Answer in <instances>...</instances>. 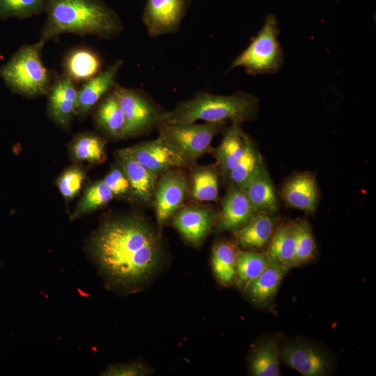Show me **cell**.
<instances>
[{
  "label": "cell",
  "instance_id": "obj_22",
  "mask_svg": "<svg viewBox=\"0 0 376 376\" xmlns=\"http://www.w3.org/2000/svg\"><path fill=\"white\" fill-rule=\"evenodd\" d=\"M101 60L98 54L88 47H77L65 55L64 73L75 83L85 82L100 72Z\"/></svg>",
  "mask_w": 376,
  "mask_h": 376
},
{
  "label": "cell",
  "instance_id": "obj_12",
  "mask_svg": "<svg viewBox=\"0 0 376 376\" xmlns=\"http://www.w3.org/2000/svg\"><path fill=\"white\" fill-rule=\"evenodd\" d=\"M217 218V212L210 207L189 205L175 214L173 224L187 242L198 246L210 233Z\"/></svg>",
  "mask_w": 376,
  "mask_h": 376
},
{
  "label": "cell",
  "instance_id": "obj_3",
  "mask_svg": "<svg viewBox=\"0 0 376 376\" xmlns=\"http://www.w3.org/2000/svg\"><path fill=\"white\" fill-rule=\"evenodd\" d=\"M258 111V98L247 92L221 95L198 91L191 98L178 103L172 110L164 111L160 123H187L198 120L215 123L231 120L242 123L255 120Z\"/></svg>",
  "mask_w": 376,
  "mask_h": 376
},
{
  "label": "cell",
  "instance_id": "obj_34",
  "mask_svg": "<svg viewBox=\"0 0 376 376\" xmlns=\"http://www.w3.org/2000/svg\"><path fill=\"white\" fill-rule=\"evenodd\" d=\"M85 175L79 167H71L58 178L57 185L62 196L65 198L74 197L81 188Z\"/></svg>",
  "mask_w": 376,
  "mask_h": 376
},
{
  "label": "cell",
  "instance_id": "obj_33",
  "mask_svg": "<svg viewBox=\"0 0 376 376\" xmlns=\"http://www.w3.org/2000/svg\"><path fill=\"white\" fill-rule=\"evenodd\" d=\"M296 234V252L293 267L311 260L315 253L316 244L311 228L306 220L294 223Z\"/></svg>",
  "mask_w": 376,
  "mask_h": 376
},
{
  "label": "cell",
  "instance_id": "obj_2",
  "mask_svg": "<svg viewBox=\"0 0 376 376\" xmlns=\"http://www.w3.org/2000/svg\"><path fill=\"white\" fill-rule=\"evenodd\" d=\"M45 10L39 39L45 44L64 33L111 39L123 29L118 14L102 0H47Z\"/></svg>",
  "mask_w": 376,
  "mask_h": 376
},
{
  "label": "cell",
  "instance_id": "obj_30",
  "mask_svg": "<svg viewBox=\"0 0 376 376\" xmlns=\"http://www.w3.org/2000/svg\"><path fill=\"white\" fill-rule=\"evenodd\" d=\"M113 197V193L103 180L94 183L85 191L72 215V219H76L102 207L109 203Z\"/></svg>",
  "mask_w": 376,
  "mask_h": 376
},
{
  "label": "cell",
  "instance_id": "obj_31",
  "mask_svg": "<svg viewBox=\"0 0 376 376\" xmlns=\"http://www.w3.org/2000/svg\"><path fill=\"white\" fill-rule=\"evenodd\" d=\"M104 141L92 134L79 135L72 145V153L76 159L97 163L104 157Z\"/></svg>",
  "mask_w": 376,
  "mask_h": 376
},
{
  "label": "cell",
  "instance_id": "obj_19",
  "mask_svg": "<svg viewBox=\"0 0 376 376\" xmlns=\"http://www.w3.org/2000/svg\"><path fill=\"white\" fill-rule=\"evenodd\" d=\"M247 136L242 129V123L232 120L220 144L212 150L220 172L224 177H228L240 159Z\"/></svg>",
  "mask_w": 376,
  "mask_h": 376
},
{
  "label": "cell",
  "instance_id": "obj_10",
  "mask_svg": "<svg viewBox=\"0 0 376 376\" xmlns=\"http://www.w3.org/2000/svg\"><path fill=\"white\" fill-rule=\"evenodd\" d=\"M188 188L182 172L169 169L162 173L155 192V211L159 228L180 207Z\"/></svg>",
  "mask_w": 376,
  "mask_h": 376
},
{
  "label": "cell",
  "instance_id": "obj_25",
  "mask_svg": "<svg viewBox=\"0 0 376 376\" xmlns=\"http://www.w3.org/2000/svg\"><path fill=\"white\" fill-rule=\"evenodd\" d=\"M236 246L228 240L217 242L212 251V265L214 276L223 286L231 285L235 279Z\"/></svg>",
  "mask_w": 376,
  "mask_h": 376
},
{
  "label": "cell",
  "instance_id": "obj_17",
  "mask_svg": "<svg viewBox=\"0 0 376 376\" xmlns=\"http://www.w3.org/2000/svg\"><path fill=\"white\" fill-rule=\"evenodd\" d=\"M256 212L272 214L277 212L279 203L270 176L263 164L241 187Z\"/></svg>",
  "mask_w": 376,
  "mask_h": 376
},
{
  "label": "cell",
  "instance_id": "obj_21",
  "mask_svg": "<svg viewBox=\"0 0 376 376\" xmlns=\"http://www.w3.org/2000/svg\"><path fill=\"white\" fill-rule=\"evenodd\" d=\"M288 270L285 267L270 263L262 274L244 290L246 297L260 307L268 306Z\"/></svg>",
  "mask_w": 376,
  "mask_h": 376
},
{
  "label": "cell",
  "instance_id": "obj_11",
  "mask_svg": "<svg viewBox=\"0 0 376 376\" xmlns=\"http://www.w3.org/2000/svg\"><path fill=\"white\" fill-rule=\"evenodd\" d=\"M127 149L139 164L157 176L175 167L190 166L178 152L159 138Z\"/></svg>",
  "mask_w": 376,
  "mask_h": 376
},
{
  "label": "cell",
  "instance_id": "obj_20",
  "mask_svg": "<svg viewBox=\"0 0 376 376\" xmlns=\"http://www.w3.org/2000/svg\"><path fill=\"white\" fill-rule=\"evenodd\" d=\"M275 220L272 214L259 211L241 228L234 231L237 244L244 249H260L269 242Z\"/></svg>",
  "mask_w": 376,
  "mask_h": 376
},
{
  "label": "cell",
  "instance_id": "obj_29",
  "mask_svg": "<svg viewBox=\"0 0 376 376\" xmlns=\"http://www.w3.org/2000/svg\"><path fill=\"white\" fill-rule=\"evenodd\" d=\"M263 164L260 152L250 137L247 136L244 152L227 177L230 185L241 188Z\"/></svg>",
  "mask_w": 376,
  "mask_h": 376
},
{
  "label": "cell",
  "instance_id": "obj_24",
  "mask_svg": "<svg viewBox=\"0 0 376 376\" xmlns=\"http://www.w3.org/2000/svg\"><path fill=\"white\" fill-rule=\"evenodd\" d=\"M296 252L295 224L279 226L274 233L266 251L270 263L287 269L293 267Z\"/></svg>",
  "mask_w": 376,
  "mask_h": 376
},
{
  "label": "cell",
  "instance_id": "obj_14",
  "mask_svg": "<svg viewBox=\"0 0 376 376\" xmlns=\"http://www.w3.org/2000/svg\"><path fill=\"white\" fill-rule=\"evenodd\" d=\"M47 95L52 118L61 126H68L77 111L78 89L75 83L65 74L57 76Z\"/></svg>",
  "mask_w": 376,
  "mask_h": 376
},
{
  "label": "cell",
  "instance_id": "obj_28",
  "mask_svg": "<svg viewBox=\"0 0 376 376\" xmlns=\"http://www.w3.org/2000/svg\"><path fill=\"white\" fill-rule=\"evenodd\" d=\"M191 195L194 201H215L219 197V182L213 166L197 167L191 172Z\"/></svg>",
  "mask_w": 376,
  "mask_h": 376
},
{
  "label": "cell",
  "instance_id": "obj_27",
  "mask_svg": "<svg viewBox=\"0 0 376 376\" xmlns=\"http://www.w3.org/2000/svg\"><path fill=\"white\" fill-rule=\"evenodd\" d=\"M270 263L266 252L242 251L237 249L235 283L241 290L255 280Z\"/></svg>",
  "mask_w": 376,
  "mask_h": 376
},
{
  "label": "cell",
  "instance_id": "obj_13",
  "mask_svg": "<svg viewBox=\"0 0 376 376\" xmlns=\"http://www.w3.org/2000/svg\"><path fill=\"white\" fill-rule=\"evenodd\" d=\"M256 212L243 190L229 185L214 224L215 232H234L243 226Z\"/></svg>",
  "mask_w": 376,
  "mask_h": 376
},
{
  "label": "cell",
  "instance_id": "obj_7",
  "mask_svg": "<svg viewBox=\"0 0 376 376\" xmlns=\"http://www.w3.org/2000/svg\"><path fill=\"white\" fill-rule=\"evenodd\" d=\"M112 91L125 115V137L143 134L160 123L164 111L143 90L125 88L116 83Z\"/></svg>",
  "mask_w": 376,
  "mask_h": 376
},
{
  "label": "cell",
  "instance_id": "obj_4",
  "mask_svg": "<svg viewBox=\"0 0 376 376\" xmlns=\"http://www.w3.org/2000/svg\"><path fill=\"white\" fill-rule=\"evenodd\" d=\"M45 43L36 42L22 46L0 69V75L14 93L33 97L47 94L54 78L42 59Z\"/></svg>",
  "mask_w": 376,
  "mask_h": 376
},
{
  "label": "cell",
  "instance_id": "obj_6",
  "mask_svg": "<svg viewBox=\"0 0 376 376\" xmlns=\"http://www.w3.org/2000/svg\"><path fill=\"white\" fill-rule=\"evenodd\" d=\"M225 125L226 122L159 123L158 138L173 148L191 166L202 155L212 151V139Z\"/></svg>",
  "mask_w": 376,
  "mask_h": 376
},
{
  "label": "cell",
  "instance_id": "obj_18",
  "mask_svg": "<svg viewBox=\"0 0 376 376\" xmlns=\"http://www.w3.org/2000/svg\"><path fill=\"white\" fill-rule=\"evenodd\" d=\"M121 169L130 186V191L143 202L150 201L157 182V175L139 164L127 148L118 150Z\"/></svg>",
  "mask_w": 376,
  "mask_h": 376
},
{
  "label": "cell",
  "instance_id": "obj_16",
  "mask_svg": "<svg viewBox=\"0 0 376 376\" xmlns=\"http://www.w3.org/2000/svg\"><path fill=\"white\" fill-rule=\"evenodd\" d=\"M281 196L289 207L306 212H314L319 198L315 177L306 172L292 176L282 187Z\"/></svg>",
  "mask_w": 376,
  "mask_h": 376
},
{
  "label": "cell",
  "instance_id": "obj_5",
  "mask_svg": "<svg viewBox=\"0 0 376 376\" xmlns=\"http://www.w3.org/2000/svg\"><path fill=\"white\" fill-rule=\"evenodd\" d=\"M279 34L277 19L274 14H269L262 29L251 38L249 46L232 62L228 70L243 67L251 75L278 72L283 63Z\"/></svg>",
  "mask_w": 376,
  "mask_h": 376
},
{
  "label": "cell",
  "instance_id": "obj_32",
  "mask_svg": "<svg viewBox=\"0 0 376 376\" xmlns=\"http://www.w3.org/2000/svg\"><path fill=\"white\" fill-rule=\"evenodd\" d=\"M47 0H0V19H23L45 10Z\"/></svg>",
  "mask_w": 376,
  "mask_h": 376
},
{
  "label": "cell",
  "instance_id": "obj_15",
  "mask_svg": "<svg viewBox=\"0 0 376 376\" xmlns=\"http://www.w3.org/2000/svg\"><path fill=\"white\" fill-rule=\"evenodd\" d=\"M123 63L122 60H118L84 82L78 90L76 113L80 116L86 114L104 95L113 89Z\"/></svg>",
  "mask_w": 376,
  "mask_h": 376
},
{
  "label": "cell",
  "instance_id": "obj_35",
  "mask_svg": "<svg viewBox=\"0 0 376 376\" xmlns=\"http://www.w3.org/2000/svg\"><path fill=\"white\" fill-rule=\"evenodd\" d=\"M103 181L113 196H123L130 191V183L122 169H113L104 177Z\"/></svg>",
  "mask_w": 376,
  "mask_h": 376
},
{
  "label": "cell",
  "instance_id": "obj_23",
  "mask_svg": "<svg viewBox=\"0 0 376 376\" xmlns=\"http://www.w3.org/2000/svg\"><path fill=\"white\" fill-rule=\"evenodd\" d=\"M281 346L275 336H267L255 346L250 357V370L255 376H279L281 375L279 357Z\"/></svg>",
  "mask_w": 376,
  "mask_h": 376
},
{
  "label": "cell",
  "instance_id": "obj_36",
  "mask_svg": "<svg viewBox=\"0 0 376 376\" xmlns=\"http://www.w3.org/2000/svg\"><path fill=\"white\" fill-rule=\"evenodd\" d=\"M149 371L139 363H121L107 368L104 375L109 376H142L148 375Z\"/></svg>",
  "mask_w": 376,
  "mask_h": 376
},
{
  "label": "cell",
  "instance_id": "obj_26",
  "mask_svg": "<svg viewBox=\"0 0 376 376\" xmlns=\"http://www.w3.org/2000/svg\"><path fill=\"white\" fill-rule=\"evenodd\" d=\"M95 118L98 125L111 136L116 138L125 137V115L112 90L101 100Z\"/></svg>",
  "mask_w": 376,
  "mask_h": 376
},
{
  "label": "cell",
  "instance_id": "obj_9",
  "mask_svg": "<svg viewBox=\"0 0 376 376\" xmlns=\"http://www.w3.org/2000/svg\"><path fill=\"white\" fill-rule=\"evenodd\" d=\"M191 0H146L142 22L148 35L157 37L177 33Z\"/></svg>",
  "mask_w": 376,
  "mask_h": 376
},
{
  "label": "cell",
  "instance_id": "obj_1",
  "mask_svg": "<svg viewBox=\"0 0 376 376\" xmlns=\"http://www.w3.org/2000/svg\"><path fill=\"white\" fill-rule=\"evenodd\" d=\"M91 251L110 283L130 290L148 283L163 260L158 234L148 221L137 215L104 222L92 240Z\"/></svg>",
  "mask_w": 376,
  "mask_h": 376
},
{
  "label": "cell",
  "instance_id": "obj_8",
  "mask_svg": "<svg viewBox=\"0 0 376 376\" xmlns=\"http://www.w3.org/2000/svg\"><path fill=\"white\" fill-rule=\"evenodd\" d=\"M281 357L290 367L305 376L331 373L333 360L322 347L305 340H291L281 347Z\"/></svg>",
  "mask_w": 376,
  "mask_h": 376
}]
</instances>
